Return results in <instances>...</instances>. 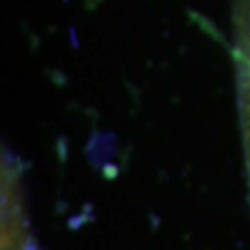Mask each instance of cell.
<instances>
[{"label":"cell","instance_id":"6da1fadb","mask_svg":"<svg viewBox=\"0 0 250 250\" xmlns=\"http://www.w3.org/2000/svg\"><path fill=\"white\" fill-rule=\"evenodd\" d=\"M233 62L238 80V108L242 127V148L250 190V0H233Z\"/></svg>","mask_w":250,"mask_h":250}]
</instances>
